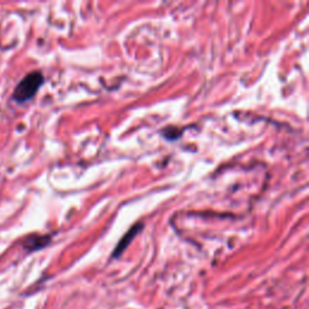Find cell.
Segmentation results:
<instances>
[{
	"mask_svg": "<svg viewBox=\"0 0 309 309\" xmlns=\"http://www.w3.org/2000/svg\"><path fill=\"white\" fill-rule=\"evenodd\" d=\"M141 227H143V225L139 224V225H137V226L133 227L132 230H129L128 232H127V235L123 237L122 239H121L120 243H118V245H117L116 248H115L114 254H112V256H114V258H118V256H120L121 254H122V251L125 250L127 247H128L129 243H131V242H132V239L138 235V232H139Z\"/></svg>",
	"mask_w": 309,
	"mask_h": 309,
	"instance_id": "obj_2",
	"label": "cell"
},
{
	"mask_svg": "<svg viewBox=\"0 0 309 309\" xmlns=\"http://www.w3.org/2000/svg\"><path fill=\"white\" fill-rule=\"evenodd\" d=\"M50 243V237L48 236H30L25 239L24 248L28 251H34L37 249H41Z\"/></svg>",
	"mask_w": 309,
	"mask_h": 309,
	"instance_id": "obj_3",
	"label": "cell"
},
{
	"mask_svg": "<svg viewBox=\"0 0 309 309\" xmlns=\"http://www.w3.org/2000/svg\"><path fill=\"white\" fill-rule=\"evenodd\" d=\"M44 82V76L41 71H31L28 75H25L22 79V81L17 85V87L13 91V99L17 103H24L30 100L31 98L36 94L39 91L40 86Z\"/></svg>",
	"mask_w": 309,
	"mask_h": 309,
	"instance_id": "obj_1",
	"label": "cell"
}]
</instances>
